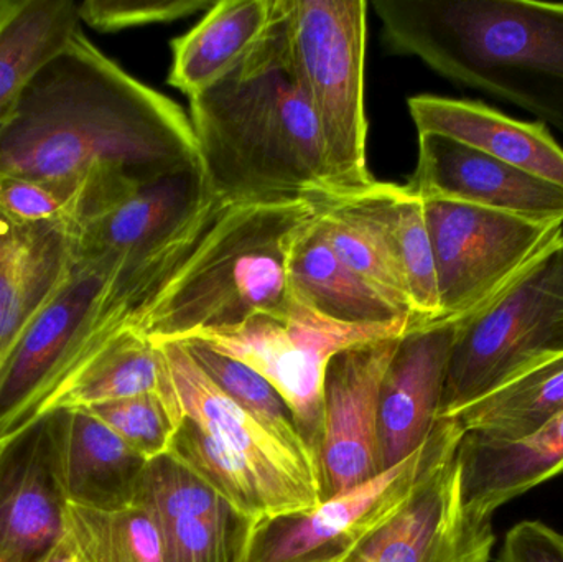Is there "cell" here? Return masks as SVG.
<instances>
[{
	"label": "cell",
	"mask_w": 563,
	"mask_h": 562,
	"mask_svg": "<svg viewBox=\"0 0 563 562\" xmlns=\"http://www.w3.org/2000/svg\"><path fill=\"white\" fill-rule=\"evenodd\" d=\"M200 164L187 112L129 75L82 30L30 81L0 128V174L147 181Z\"/></svg>",
	"instance_id": "1"
},
{
	"label": "cell",
	"mask_w": 563,
	"mask_h": 562,
	"mask_svg": "<svg viewBox=\"0 0 563 562\" xmlns=\"http://www.w3.org/2000/svg\"><path fill=\"white\" fill-rule=\"evenodd\" d=\"M188 118L221 203L336 194L317 118L288 68L277 2L264 38L230 75L190 98Z\"/></svg>",
	"instance_id": "2"
},
{
	"label": "cell",
	"mask_w": 563,
	"mask_h": 562,
	"mask_svg": "<svg viewBox=\"0 0 563 562\" xmlns=\"http://www.w3.org/2000/svg\"><path fill=\"white\" fill-rule=\"evenodd\" d=\"M390 48L563 132V2L374 0Z\"/></svg>",
	"instance_id": "3"
},
{
	"label": "cell",
	"mask_w": 563,
	"mask_h": 562,
	"mask_svg": "<svg viewBox=\"0 0 563 562\" xmlns=\"http://www.w3.org/2000/svg\"><path fill=\"white\" fill-rule=\"evenodd\" d=\"M318 214L317 198L230 205L129 327L154 343L184 342L282 312L295 300L291 251Z\"/></svg>",
	"instance_id": "4"
},
{
	"label": "cell",
	"mask_w": 563,
	"mask_h": 562,
	"mask_svg": "<svg viewBox=\"0 0 563 562\" xmlns=\"http://www.w3.org/2000/svg\"><path fill=\"white\" fill-rule=\"evenodd\" d=\"M288 68L310 104L333 175V198L376 181L366 161V0H277Z\"/></svg>",
	"instance_id": "5"
},
{
	"label": "cell",
	"mask_w": 563,
	"mask_h": 562,
	"mask_svg": "<svg viewBox=\"0 0 563 562\" xmlns=\"http://www.w3.org/2000/svg\"><path fill=\"white\" fill-rule=\"evenodd\" d=\"M562 241L492 302L456 320L440 419L563 353Z\"/></svg>",
	"instance_id": "6"
},
{
	"label": "cell",
	"mask_w": 563,
	"mask_h": 562,
	"mask_svg": "<svg viewBox=\"0 0 563 562\" xmlns=\"http://www.w3.org/2000/svg\"><path fill=\"white\" fill-rule=\"evenodd\" d=\"M416 329L419 326L409 322H336L295 299L282 312L261 313L240 326L188 340H200L264 376L290 406L305 441L317 455L324 373L331 359L363 343L400 339Z\"/></svg>",
	"instance_id": "7"
},
{
	"label": "cell",
	"mask_w": 563,
	"mask_h": 562,
	"mask_svg": "<svg viewBox=\"0 0 563 562\" xmlns=\"http://www.w3.org/2000/svg\"><path fill=\"white\" fill-rule=\"evenodd\" d=\"M115 269L73 266L25 330L0 370V442L36 422L59 386L122 330L108 310Z\"/></svg>",
	"instance_id": "8"
},
{
	"label": "cell",
	"mask_w": 563,
	"mask_h": 562,
	"mask_svg": "<svg viewBox=\"0 0 563 562\" xmlns=\"http://www.w3.org/2000/svg\"><path fill=\"white\" fill-rule=\"evenodd\" d=\"M426 203L435 256L440 322L492 302L563 240L561 221H539L453 201Z\"/></svg>",
	"instance_id": "9"
},
{
	"label": "cell",
	"mask_w": 563,
	"mask_h": 562,
	"mask_svg": "<svg viewBox=\"0 0 563 562\" xmlns=\"http://www.w3.org/2000/svg\"><path fill=\"white\" fill-rule=\"evenodd\" d=\"M456 419H440L429 441L400 464L300 514L254 524L244 562H343L409 500Z\"/></svg>",
	"instance_id": "10"
},
{
	"label": "cell",
	"mask_w": 563,
	"mask_h": 562,
	"mask_svg": "<svg viewBox=\"0 0 563 562\" xmlns=\"http://www.w3.org/2000/svg\"><path fill=\"white\" fill-rule=\"evenodd\" d=\"M462 426L432 459L409 500L343 562H489L493 517L473 514L463 498Z\"/></svg>",
	"instance_id": "11"
},
{
	"label": "cell",
	"mask_w": 563,
	"mask_h": 562,
	"mask_svg": "<svg viewBox=\"0 0 563 562\" xmlns=\"http://www.w3.org/2000/svg\"><path fill=\"white\" fill-rule=\"evenodd\" d=\"M402 339L363 343L328 363L317 452L321 500L383 472L377 438L380 388Z\"/></svg>",
	"instance_id": "12"
},
{
	"label": "cell",
	"mask_w": 563,
	"mask_h": 562,
	"mask_svg": "<svg viewBox=\"0 0 563 562\" xmlns=\"http://www.w3.org/2000/svg\"><path fill=\"white\" fill-rule=\"evenodd\" d=\"M217 200L200 164L144 181L69 234L73 266L141 263L180 236Z\"/></svg>",
	"instance_id": "13"
},
{
	"label": "cell",
	"mask_w": 563,
	"mask_h": 562,
	"mask_svg": "<svg viewBox=\"0 0 563 562\" xmlns=\"http://www.w3.org/2000/svg\"><path fill=\"white\" fill-rule=\"evenodd\" d=\"M164 356L184 416L250 465L294 514L321 504L320 472L238 406L180 342L155 343Z\"/></svg>",
	"instance_id": "14"
},
{
	"label": "cell",
	"mask_w": 563,
	"mask_h": 562,
	"mask_svg": "<svg viewBox=\"0 0 563 562\" xmlns=\"http://www.w3.org/2000/svg\"><path fill=\"white\" fill-rule=\"evenodd\" d=\"M406 187L423 201H453L563 223L561 185L433 132H420L416 170Z\"/></svg>",
	"instance_id": "15"
},
{
	"label": "cell",
	"mask_w": 563,
	"mask_h": 562,
	"mask_svg": "<svg viewBox=\"0 0 563 562\" xmlns=\"http://www.w3.org/2000/svg\"><path fill=\"white\" fill-rule=\"evenodd\" d=\"M456 329V320H445L419 327L400 340L380 388V471L419 451L439 426Z\"/></svg>",
	"instance_id": "16"
},
{
	"label": "cell",
	"mask_w": 563,
	"mask_h": 562,
	"mask_svg": "<svg viewBox=\"0 0 563 562\" xmlns=\"http://www.w3.org/2000/svg\"><path fill=\"white\" fill-rule=\"evenodd\" d=\"M65 507L46 418L0 442V562L45 560L65 537Z\"/></svg>",
	"instance_id": "17"
},
{
	"label": "cell",
	"mask_w": 563,
	"mask_h": 562,
	"mask_svg": "<svg viewBox=\"0 0 563 562\" xmlns=\"http://www.w3.org/2000/svg\"><path fill=\"white\" fill-rule=\"evenodd\" d=\"M53 471L68 504L122 510L137 504L148 461L86 409L45 416Z\"/></svg>",
	"instance_id": "18"
},
{
	"label": "cell",
	"mask_w": 563,
	"mask_h": 562,
	"mask_svg": "<svg viewBox=\"0 0 563 562\" xmlns=\"http://www.w3.org/2000/svg\"><path fill=\"white\" fill-rule=\"evenodd\" d=\"M417 132L446 135L563 187V148L544 122L509 118L485 102L419 95L407 101Z\"/></svg>",
	"instance_id": "19"
},
{
	"label": "cell",
	"mask_w": 563,
	"mask_h": 562,
	"mask_svg": "<svg viewBox=\"0 0 563 562\" xmlns=\"http://www.w3.org/2000/svg\"><path fill=\"white\" fill-rule=\"evenodd\" d=\"M71 269L68 233L0 214V370Z\"/></svg>",
	"instance_id": "20"
},
{
	"label": "cell",
	"mask_w": 563,
	"mask_h": 562,
	"mask_svg": "<svg viewBox=\"0 0 563 562\" xmlns=\"http://www.w3.org/2000/svg\"><path fill=\"white\" fill-rule=\"evenodd\" d=\"M459 461L466 507L493 517L512 498L562 474L563 412L521 441H488L463 431Z\"/></svg>",
	"instance_id": "21"
},
{
	"label": "cell",
	"mask_w": 563,
	"mask_h": 562,
	"mask_svg": "<svg viewBox=\"0 0 563 562\" xmlns=\"http://www.w3.org/2000/svg\"><path fill=\"white\" fill-rule=\"evenodd\" d=\"M277 0H220L190 32L172 40L168 85L188 98L230 75L264 38Z\"/></svg>",
	"instance_id": "22"
},
{
	"label": "cell",
	"mask_w": 563,
	"mask_h": 562,
	"mask_svg": "<svg viewBox=\"0 0 563 562\" xmlns=\"http://www.w3.org/2000/svg\"><path fill=\"white\" fill-rule=\"evenodd\" d=\"M327 200L364 218L379 231L402 269L420 322H440L435 256L422 198L406 185L376 180L360 194Z\"/></svg>",
	"instance_id": "23"
},
{
	"label": "cell",
	"mask_w": 563,
	"mask_h": 562,
	"mask_svg": "<svg viewBox=\"0 0 563 562\" xmlns=\"http://www.w3.org/2000/svg\"><path fill=\"white\" fill-rule=\"evenodd\" d=\"M288 269L295 299L328 319L353 326L423 327L334 254L321 233L320 214L295 244Z\"/></svg>",
	"instance_id": "24"
},
{
	"label": "cell",
	"mask_w": 563,
	"mask_h": 562,
	"mask_svg": "<svg viewBox=\"0 0 563 562\" xmlns=\"http://www.w3.org/2000/svg\"><path fill=\"white\" fill-rule=\"evenodd\" d=\"M174 392L158 346L137 330L125 327L59 386L36 421L62 409H88L148 393Z\"/></svg>",
	"instance_id": "25"
},
{
	"label": "cell",
	"mask_w": 563,
	"mask_h": 562,
	"mask_svg": "<svg viewBox=\"0 0 563 562\" xmlns=\"http://www.w3.org/2000/svg\"><path fill=\"white\" fill-rule=\"evenodd\" d=\"M81 30L75 0H20L0 29V128L36 73Z\"/></svg>",
	"instance_id": "26"
},
{
	"label": "cell",
	"mask_w": 563,
	"mask_h": 562,
	"mask_svg": "<svg viewBox=\"0 0 563 562\" xmlns=\"http://www.w3.org/2000/svg\"><path fill=\"white\" fill-rule=\"evenodd\" d=\"M563 412V353L518 373L455 416L463 431L488 441L515 442Z\"/></svg>",
	"instance_id": "27"
},
{
	"label": "cell",
	"mask_w": 563,
	"mask_h": 562,
	"mask_svg": "<svg viewBox=\"0 0 563 562\" xmlns=\"http://www.w3.org/2000/svg\"><path fill=\"white\" fill-rule=\"evenodd\" d=\"M175 461L210 485L238 514L250 520L294 514L287 502L250 465L231 454L213 436L184 418L170 449Z\"/></svg>",
	"instance_id": "28"
},
{
	"label": "cell",
	"mask_w": 563,
	"mask_h": 562,
	"mask_svg": "<svg viewBox=\"0 0 563 562\" xmlns=\"http://www.w3.org/2000/svg\"><path fill=\"white\" fill-rule=\"evenodd\" d=\"M75 562H165L161 530L141 505L122 510L65 507V537Z\"/></svg>",
	"instance_id": "29"
},
{
	"label": "cell",
	"mask_w": 563,
	"mask_h": 562,
	"mask_svg": "<svg viewBox=\"0 0 563 562\" xmlns=\"http://www.w3.org/2000/svg\"><path fill=\"white\" fill-rule=\"evenodd\" d=\"M318 200L321 233L334 254L407 316L420 322L413 310L402 269L379 231L369 221L351 213L346 208L327 198Z\"/></svg>",
	"instance_id": "30"
},
{
	"label": "cell",
	"mask_w": 563,
	"mask_h": 562,
	"mask_svg": "<svg viewBox=\"0 0 563 562\" xmlns=\"http://www.w3.org/2000/svg\"><path fill=\"white\" fill-rule=\"evenodd\" d=\"M200 368L236 403L247 415L253 416L267 431L273 432L285 445L318 467L313 449L305 441L300 426L290 406L280 393L260 373L231 356L223 355L200 340H184Z\"/></svg>",
	"instance_id": "31"
},
{
	"label": "cell",
	"mask_w": 563,
	"mask_h": 562,
	"mask_svg": "<svg viewBox=\"0 0 563 562\" xmlns=\"http://www.w3.org/2000/svg\"><path fill=\"white\" fill-rule=\"evenodd\" d=\"M256 521L233 508L157 524L165 562H244Z\"/></svg>",
	"instance_id": "32"
},
{
	"label": "cell",
	"mask_w": 563,
	"mask_h": 562,
	"mask_svg": "<svg viewBox=\"0 0 563 562\" xmlns=\"http://www.w3.org/2000/svg\"><path fill=\"white\" fill-rule=\"evenodd\" d=\"M86 411L104 422L148 462L167 454L185 418L177 392L168 395L148 393L92 406Z\"/></svg>",
	"instance_id": "33"
},
{
	"label": "cell",
	"mask_w": 563,
	"mask_h": 562,
	"mask_svg": "<svg viewBox=\"0 0 563 562\" xmlns=\"http://www.w3.org/2000/svg\"><path fill=\"white\" fill-rule=\"evenodd\" d=\"M217 0H85L78 3L81 23L99 32L167 23L208 12Z\"/></svg>",
	"instance_id": "34"
},
{
	"label": "cell",
	"mask_w": 563,
	"mask_h": 562,
	"mask_svg": "<svg viewBox=\"0 0 563 562\" xmlns=\"http://www.w3.org/2000/svg\"><path fill=\"white\" fill-rule=\"evenodd\" d=\"M498 562H563V535L541 521H522L506 535Z\"/></svg>",
	"instance_id": "35"
},
{
	"label": "cell",
	"mask_w": 563,
	"mask_h": 562,
	"mask_svg": "<svg viewBox=\"0 0 563 562\" xmlns=\"http://www.w3.org/2000/svg\"><path fill=\"white\" fill-rule=\"evenodd\" d=\"M40 562H75V560H73V554L71 551H69L68 544H66L65 541H62V543H59L58 547H56L55 550L45 558V560Z\"/></svg>",
	"instance_id": "36"
},
{
	"label": "cell",
	"mask_w": 563,
	"mask_h": 562,
	"mask_svg": "<svg viewBox=\"0 0 563 562\" xmlns=\"http://www.w3.org/2000/svg\"><path fill=\"white\" fill-rule=\"evenodd\" d=\"M19 5L20 0H0V29H2L3 23L9 20V16L15 12Z\"/></svg>",
	"instance_id": "37"
},
{
	"label": "cell",
	"mask_w": 563,
	"mask_h": 562,
	"mask_svg": "<svg viewBox=\"0 0 563 562\" xmlns=\"http://www.w3.org/2000/svg\"><path fill=\"white\" fill-rule=\"evenodd\" d=\"M561 247H562V256H563V240H562V246Z\"/></svg>",
	"instance_id": "38"
}]
</instances>
